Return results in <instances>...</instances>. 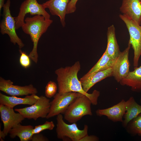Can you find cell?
Here are the masks:
<instances>
[{
	"instance_id": "6da1fadb",
	"label": "cell",
	"mask_w": 141,
	"mask_h": 141,
	"mask_svg": "<svg viewBox=\"0 0 141 141\" xmlns=\"http://www.w3.org/2000/svg\"><path fill=\"white\" fill-rule=\"evenodd\" d=\"M81 66L79 62H76L71 66L61 67L55 70L57 75L58 93H60L69 92H76L87 96L91 100L93 105L97 104L98 100L100 95L99 91L94 90L91 93L85 92L78 78V73Z\"/></svg>"
},
{
	"instance_id": "7a4b0ae2",
	"label": "cell",
	"mask_w": 141,
	"mask_h": 141,
	"mask_svg": "<svg viewBox=\"0 0 141 141\" xmlns=\"http://www.w3.org/2000/svg\"><path fill=\"white\" fill-rule=\"evenodd\" d=\"M52 22V20L50 19H46L42 15H37L32 17H27L21 27L24 32L30 36L33 43V48L29 56L36 63L37 62L38 57L37 48L39 39Z\"/></svg>"
},
{
	"instance_id": "3957f363",
	"label": "cell",
	"mask_w": 141,
	"mask_h": 141,
	"mask_svg": "<svg viewBox=\"0 0 141 141\" xmlns=\"http://www.w3.org/2000/svg\"><path fill=\"white\" fill-rule=\"evenodd\" d=\"M63 118L61 114L57 115L56 131L58 138L63 141H80L88 134L87 125H85L84 129L80 130L76 123L67 124L64 121Z\"/></svg>"
},
{
	"instance_id": "277c9868",
	"label": "cell",
	"mask_w": 141,
	"mask_h": 141,
	"mask_svg": "<svg viewBox=\"0 0 141 141\" xmlns=\"http://www.w3.org/2000/svg\"><path fill=\"white\" fill-rule=\"evenodd\" d=\"M91 102L83 95L77 98L69 105L64 113V118L71 123H76L84 116L92 115Z\"/></svg>"
},
{
	"instance_id": "5b68a950",
	"label": "cell",
	"mask_w": 141,
	"mask_h": 141,
	"mask_svg": "<svg viewBox=\"0 0 141 141\" xmlns=\"http://www.w3.org/2000/svg\"><path fill=\"white\" fill-rule=\"evenodd\" d=\"M119 17L125 24L129 32L128 43L134 51L133 65L134 67H138L141 56V26L124 15L120 14Z\"/></svg>"
},
{
	"instance_id": "8992f818",
	"label": "cell",
	"mask_w": 141,
	"mask_h": 141,
	"mask_svg": "<svg viewBox=\"0 0 141 141\" xmlns=\"http://www.w3.org/2000/svg\"><path fill=\"white\" fill-rule=\"evenodd\" d=\"M10 5V0H7L3 7L2 19L0 25V32L2 35L7 34L11 42L14 45L17 44L21 49L24 46V44L16 32L15 17L11 14Z\"/></svg>"
},
{
	"instance_id": "52a82bcc",
	"label": "cell",
	"mask_w": 141,
	"mask_h": 141,
	"mask_svg": "<svg viewBox=\"0 0 141 141\" xmlns=\"http://www.w3.org/2000/svg\"><path fill=\"white\" fill-rule=\"evenodd\" d=\"M50 106V100L46 97L41 96L31 106L16 108L15 110L20 113L25 118L36 120L39 118H46L49 112Z\"/></svg>"
},
{
	"instance_id": "ba28073f",
	"label": "cell",
	"mask_w": 141,
	"mask_h": 141,
	"mask_svg": "<svg viewBox=\"0 0 141 141\" xmlns=\"http://www.w3.org/2000/svg\"><path fill=\"white\" fill-rule=\"evenodd\" d=\"M83 95L72 92L56 93L54 96L53 100L50 102L49 112L46 118L48 119L60 114H64L75 99Z\"/></svg>"
},
{
	"instance_id": "9c48e42d",
	"label": "cell",
	"mask_w": 141,
	"mask_h": 141,
	"mask_svg": "<svg viewBox=\"0 0 141 141\" xmlns=\"http://www.w3.org/2000/svg\"><path fill=\"white\" fill-rule=\"evenodd\" d=\"M42 4H39L37 0H25L21 3L17 16L15 17L16 30L21 26L24 22V18L28 13L32 16L40 15L45 18L50 19V15L45 10Z\"/></svg>"
},
{
	"instance_id": "30bf717a",
	"label": "cell",
	"mask_w": 141,
	"mask_h": 141,
	"mask_svg": "<svg viewBox=\"0 0 141 141\" xmlns=\"http://www.w3.org/2000/svg\"><path fill=\"white\" fill-rule=\"evenodd\" d=\"M131 45L128 43L127 47L120 52L112 67V76L118 83L126 77L130 71V64L128 59L129 50Z\"/></svg>"
},
{
	"instance_id": "8fae6325",
	"label": "cell",
	"mask_w": 141,
	"mask_h": 141,
	"mask_svg": "<svg viewBox=\"0 0 141 141\" xmlns=\"http://www.w3.org/2000/svg\"><path fill=\"white\" fill-rule=\"evenodd\" d=\"M10 80H6L0 77V90L11 96H22L36 94L38 93L37 89L32 84L24 86L13 84Z\"/></svg>"
},
{
	"instance_id": "7c38bea8",
	"label": "cell",
	"mask_w": 141,
	"mask_h": 141,
	"mask_svg": "<svg viewBox=\"0 0 141 141\" xmlns=\"http://www.w3.org/2000/svg\"><path fill=\"white\" fill-rule=\"evenodd\" d=\"M0 113L3 124V131L6 136L11 128L25 119L19 113H15L13 108L2 104H0Z\"/></svg>"
},
{
	"instance_id": "4fadbf2b",
	"label": "cell",
	"mask_w": 141,
	"mask_h": 141,
	"mask_svg": "<svg viewBox=\"0 0 141 141\" xmlns=\"http://www.w3.org/2000/svg\"><path fill=\"white\" fill-rule=\"evenodd\" d=\"M120 10L123 15L141 25V0H122Z\"/></svg>"
},
{
	"instance_id": "5bb4252c",
	"label": "cell",
	"mask_w": 141,
	"mask_h": 141,
	"mask_svg": "<svg viewBox=\"0 0 141 141\" xmlns=\"http://www.w3.org/2000/svg\"><path fill=\"white\" fill-rule=\"evenodd\" d=\"M125 101L123 99L118 104L108 108L98 109L96 113L98 116H105L114 122H122L126 112Z\"/></svg>"
},
{
	"instance_id": "9a60e30c",
	"label": "cell",
	"mask_w": 141,
	"mask_h": 141,
	"mask_svg": "<svg viewBox=\"0 0 141 141\" xmlns=\"http://www.w3.org/2000/svg\"><path fill=\"white\" fill-rule=\"evenodd\" d=\"M112 76V67L95 72L89 75L85 74L79 80L83 90L86 92L95 84L108 77Z\"/></svg>"
},
{
	"instance_id": "2e32d148",
	"label": "cell",
	"mask_w": 141,
	"mask_h": 141,
	"mask_svg": "<svg viewBox=\"0 0 141 141\" xmlns=\"http://www.w3.org/2000/svg\"><path fill=\"white\" fill-rule=\"evenodd\" d=\"M71 0H49L42 4L51 14L58 16L62 26H65V17L68 4Z\"/></svg>"
},
{
	"instance_id": "e0dca14e",
	"label": "cell",
	"mask_w": 141,
	"mask_h": 141,
	"mask_svg": "<svg viewBox=\"0 0 141 141\" xmlns=\"http://www.w3.org/2000/svg\"><path fill=\"white\" fill-rule=\"evenodd\" d=\"M36 94L27 95L24 98H19L15 96H8L0 93V103L11 108L16 105H32L39 98Z\"/></svg>"
},
{
	"instance_id": "ac0fdd59",
	"label": "cell",
	"mask_w": 141,
	"mask_h": 141,
	"mask_svg": "<svg viewBox=\"0 0 141 141\" xmlns=\"http://www.w3.org/2000/svg\"><path fill=\"white\" fill-rule=\"evenodd\" d=\"M119 83L122 85L130 87L133 92H141V66L135 67Z\"/></svg>"
},
{
	"instance_id": "d6986e66",
	"label": "cell",
	"mask_w": 141,
	"mask_h": 141,
	"mask_svg": "<svg viewBox=\"0 0 141 141\" xmlns=\"http://www.w3.org/2000/svg\"><path fill=\"white\" fill-rule=\"evenodd\" d=\"M107 35V44L105 51L112 59L115 60L121 51L116 38L115 28L113 25L108 28Z\"/></svg>"
},
{
	"instance_id": "ffe728a7",
	"label": "cell",
	"mask_w": 141,
	"mask_h": 141,
	"mask_svg": "<svg viewBox=\"0 0 141 141\" xmlns=\"http://www.w3.org/2000/svg\"><path fill=\"white\" fill-rule=\"evenodd\" d=\"M125 106L126 112L122 122V126L124 128L130 121L141 113V105L136 102L132 96L125 101Z\"/></svg>"
},
{
	"instance_id": "44dd1931",
	"label": "cell",
	"mask_w": 141,
	"mask_h": 141,
	"mask_svg": "<svg viewBox=\"0 0 141 141\" xmlns=\"http://www.w3.org/2000/svg\"><path fill=\"white\" fill-rule=\"evenodd\" d=\"M33 127L31 125H22L19 124L14 127L9 132L11 138L18 137L21 141H28L31 140L33 135Z\"/></svg>"
},
{
	"instance_id": "7402d4cb",
	"label": "cell",
	"mask_w": 141,
	"mask_h": 141,
	"mask_svg": "<svg viewBox=\"0 0 141 141\" xmlns=\"http://www.w3.org/2000/svg\"><path fill=\"white\" fill-rule=\"evenodd\" d=\"M115 60L112 59L105 51L97 62L86 74L89 75L112 67Z\"/></svg>"
},
{
	"instance_id": "603a6c76",
	"label": "cell",
	"mask_w": 141,
	"mask_h": 141,
	"mask_svg": "<svg viewBox=\"0 0 141 141\" xmlns=\"http://www.w3.org/2000/svg\"><path fill=\"white\" fill-rule=\"evenodd\" d=\"M140 102L141 103V98ZM125 128L127 132L131 136L137 134L141 136V113L130 121Z\"/></svg>"
},
{
	"instance_id": "cb8c5ba5",
	"label": "cell",
	"mask_w": 141,
	"mask_h": 141,
	"mask_svg": "<svg viewBox=\"0 0 141 141\" xmlns=\"http://www.w3.org/2000/svg\"><path fill=\"white\" fill-rule=\"evenodd\" d=\"M57 89V86L56 83L54 82L49 81L45 87V93L46 97L51 98L56 95Z\"/></svg>"
},
{
	"instance_id": "d4e9b609",
	"label": "cell",
	"mask_w": 141,
	"mask_h": 141,
	"mask_svg": "<svg viewBox=\"0 0 141 141\" xmlns=\"http://www.w3.org/2000/svg\"><path fill=\"white\" fill-rule=\"evenodd\" d=\"M55 125L52 121H46L44 124L36 126L32 130L33 134L40 133L42 131L45 130H52Z\"/></svg>"
},
{
	"instance_id": "484cf974",
	"label": "cell",
	"mask_w": 141,
	"mask_h": 141,
	"mask_svg": "<svg viewBox=\"0 0 141 141\" xmlns=\"http://www.w3.org/2000/svg\"><path fill=\"white\" fill-rule=\"evenodd\" d=\"M19 51L20 54L19 58L20 65L25 68H28L31 64L30 58L29 55L25 52L22 51L21 49H20Z\"/></svg>"
},
{
	"instance_id": "4316f807",
	"label": "cell",
	"mask_w": 141,
	"mask_h": 141,
	"mask_svg": "<svg viewBox=\"0 0 141 141\" xmlns=\"http://www.w3.org/2000/svg\"><path fill=\"white\" fill-rule=\"evenodd\" d=\"M79 0H71L68 4L66 10V14L74 12L76 9V4Z\"/></svg>"
},
{
	"instance_id": "83f0119b",
	"label": "cell",
	"mask_w": 141,
	"mask_h": 141,
	"mask_svg": "<svg viewBox=\"0 0 141 141\" xmlns=\"http://www.w3.org/2000/svg\"><path fill=\"white\" fill-rule=\"evenodd\" d=\"M32 141H48V139L42 134L39 133L33 134L31 140Z\"/></svg>"
},
{
	"instance_id": "f1b7e54d",
	"label": "cell",
	"mask_w": 141,
	"mask_h": 141,
	"mask_svg": "<svg viewBox=\"0 0 141 141\" xmlns=\"http://www.w3.org/2000/svg\"><path fill=\"white\" fill-rule=\"evenodd\" d=\"M99 138L95 135H88V134L82 138L80 141H98Z\"/></svg>"
},
{
	"instance_id": "f546056e",
	"label": "cell",
	"mask_w": 141,
	"mask_h": 141,
	"mask_svg": "<svg viewBox=\"0 0 141 141\" xmlns=\"http://www.w3.org/2000/svg\"><path fill=\"white\" fill-rule=\"evenodd\" d=\"M6 136L3 132V131H1L0 129V140L1 141H3V139H4L5 137Z\"/></svg>"
},
{
	"instance_id": "4dcf8cb0",
	"label": "cell",
	"mask_w": 141,
	"mask_h": 141,
	"mask_svg": "<svg viewBox=\"0 0 141 141\" xmlns=\"http://www.w3.org/2000/svg\"><path fill=\"white\" fill-rule=\"evenodd\" d=\"M4 1L5 0H0V11L1 10L4 4Z\"/></svg>"
},
{
	"instance_id": "1f68e13d",
	"label": "cell",
	"mask_w": 141,
	"mask_h": 141,
	"mask_svg": "<svg viewBox=\"0 0 141 141\" xmlns=\"http://www.w3.org/2000/svg\"></svg>"
}]
</instances>
